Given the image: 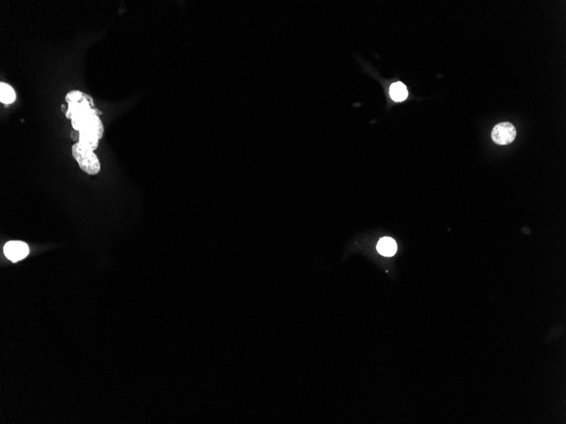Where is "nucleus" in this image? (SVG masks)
<instances>
[{"label": "nucleus", "mask_w": 566, "mask_h": 424, "mask_svg": "<svg viewBox=\"0 0 566 424\" xmlns=\"http://www.w3.org/2000/svg\"><path fill=\"white\" fill-rule=\"evenodd\" d=\"M516 138V129L510 122H502L494 126L492 131V139L499 145H508Z\"/></svg>", "instance_id": "2"}, {"label": "nucleus", "mask_w": 566, "mask_h": 424, "mask_svg": "<svg viewBox=\"0 0 566 424\" xmlns=\"http://www.w3.org/2000/svg\"><path fill=\"white\" fill-rule=\"evenodd\" d=\"M72 155L78 165L85 173L90 176H95L99 174L101 169L100 162L95 155V151L83 147L78 142L72 146Z\"/></svg>", "instance_id": "1"}, {"label": "nucleus", "mask_w": 566, "mask_h": 424, "mask_svg": "<svg viewBox=\"0 0 566 424\" xmlns=\"http://www.w3.org/2000/svg\"><path fill=\"white\" fill-rule=\"evenodd\" d=\"M16 99V93L11 86L1 82L0 83V102L4 104H11Z\"/></svg>", "instance_id": "6"}, {"label": "nucleus", "mask_w": 566, "mask_h": 424, "mask_svg": "<svg viewBox=\"0 0 566 424\" xmlns=\"http://www.w3.org/2000/svg\"><path fill=\"white\" fill-rule=\"evenodd\" d=\"M378 250L382 255L391 257L397 251V244L393 239L385 237L378 242Z\"/></svg>", "instance_id": "5"}, {"label": "nucleus", "mask_w": 566, "mask_h": 424, "mask_svg": "<svg viewBox=\"0 0 566 424\" xmlns=\"http://www.w3.org/2000/svg\"><path fill=\"white\" fill-rule=\"evenodd\" d=\"M4 253L6 258L13 263L24 259L28 253L29 247L23 241H11L5 244L4 246Z\"/></svg>", "instance_id": "3"}, {"label": "nucleus", "mask_w": 566, "mask_h": 424, "mask_svg": "<svg viewBox=\"0 0 566 424\" xmlns=\"http://www.w3.org/2000/svg\"><path fill=\"white\" fill-rule=\"evenodd\" d=\"M84 100L88 101L92 109L95 108V101H93L92 97L87 94V93L81 92V91L73 90V91L68 92L66 96V101L68 104H70V103H80V102L84 101Z\"/></svg>", "instance_id": "7"}, {"label": "nucleus", "mask_w": 566, "mask_h": 424, "mask_svg": "<svg viewBox=\"0 0 566 424\" xmlns=\"http://www.w3.org/2000/svg\"><path fill=\"white\" fill-rule=\"evenodd\" d=\"M390 95L392 100L394 101H404L408 97V91L405 85L403 84L402 82L393 83L390 87Z\"/></svg>", "instance_id": "8"}, {"label": "nucleus", "mask_w": 566, "mask_h": 424, "mask_svg": "<svg viewBox=\"0 0 566 424\" xmlns=\"http://www.w3.org/2000/svg\"><path fill=\"white\" fill-rule=\"evenodd\" d=\"M78 133H79V142L83 145V147H87L92 151L97 149L100 139L96 130L89 128H84V129H81Z\"/></svg>", "instance_id": "4"}]
</instances>
